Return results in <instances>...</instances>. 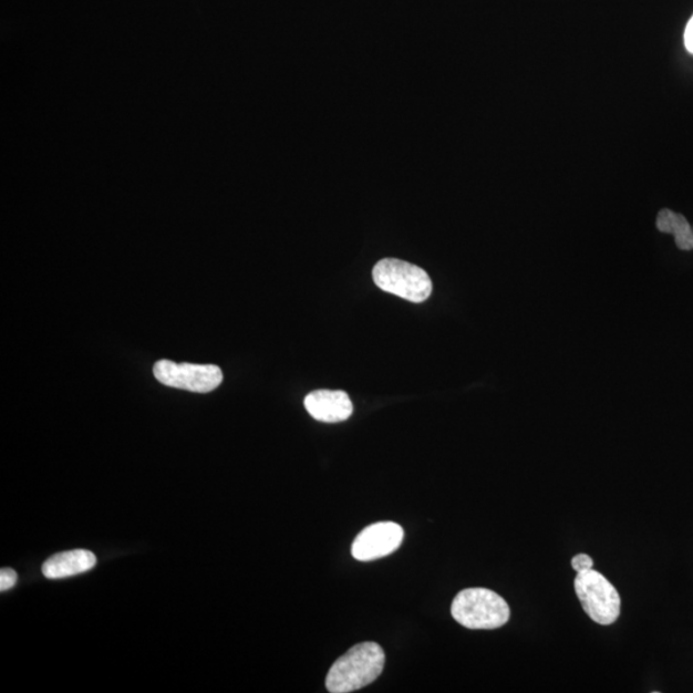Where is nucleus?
Here are the masks:
<instances>
[{
  "label": "nucleus",
  "mask_w": 693,
  "mask_h": 693,
  "mask_svg": "<svg viewBox=\"0 0 693 693\" xmlns=\"http://www.w3.org/2000/svg\"><path fill=\"white\" fill-rule=\"evenodd\" d=\"M385 654L375 642L359 643L338 659L327 676L332 693H350L372 684L382 674Z\"/></svg>",
  "instance_id": "1"
},
{
  "label": "nucleus",
  "mask_w": 693,
  "mask_h": 693,
  "mask_svg": "<svg viewBox=\"0 0 693 693\" xmlns=\"http://www.w3.org/2000/svg\"><path fill=\"white\" fill-rule=\"evenodd\" d=\"M451 614L469 630H497L509 622L510 608L501 596L487 588H467L457 593Z\"/></svg>",
  "instance_id": "2"
},
{
  "label": "nucleus",
  "mask_w": 693,
  "mask_h": 693,
  "mask_svg": "<svg viewBox=\"0 0 693 693\" xmlns=\"http://www.w3.org/2000/svg\"><path fill=\"white\" fill-rule=\"evenodd\" d=\"M374 283L384 292L422 303L432 294V280L422 268L396 259L379 261L373 270Z\"/></svg>",
  "instance_id": "3"
},
{
  "label": "nucleus",
  "mask_w": 693,
  "mask_h": 693,
  "mask_svg": "<svg viewBox=\"0 0 693 693\" xmlns=\"http://www.w3.org/2000/svg\"><path fill=\"white\" fill-rule=\"evenodd\" d=\"M575 588L583 610L601 625L616 623L620 616V596L606 576L593 569L578 573Z\"/></svg>",
  "instance_id": "4"
},
{
  "label": "nucleus",
  "mask_w": 693,
  "mask_h": 693,
  "mask_svg": "<svg viewBox=\"0 0 693 693\" xmlns=\"http://www.w3.org/2000/svg\"><path fill=\"white\" fill-rule=\"evenodd\" d=\"M153 374L164 385L196 393L213 392L224 381L219 366L188 364V362L177 364L170 360L156 362Z\"/></svg>",
  "instance_id": "5"
},
{
  "label": "nucleus",
  "mask_w": 693,
  "mask_h": 693,
  "mask_svg": "<svg viewBox=\"0 0 693 693\" xmlns=\"http://www.w3.org/2000/svg\"><path fill=\"white\" fill-rule=\"evenodd\" d=\"M404 529L396 523L372 524L354 539L352 556L359 561H374L397 551L404 541Z\"/></svg>",
  "instance_id": "6"
},
{
  "label": "nucleus",
  "mask_w": 693,
  "mask_h": 693,
  "mask_svg": "<svg viewBox=\"0 0 693 693\" xmlns=\"http://www.w3.org/2000/svg\"><path fill=\"white\" fill-rule=\"evenodd\" d=\"M304 407L309 414L322 423H341L353 413V405L343 391L321 390L304 399Z\"/></svg>",
  "instance_id": "7"
},
{
  "label": "nucleus",
  "mask_w": 693,
  "mask_h": 693,
  "mask_svg": "<svg viewBox=\"0 0 693 693\" xmlns=\"http://www.w3.org/2000/svg\"><path fill=\"white\" fill-rule=\"evenodd\" d=\"M95 555L87 550H74L55 554L43 566L48 579H63L86 573L95 567Z\"/></svg>",
  "instance_id": "8"
},
{
  "label": "nucleus",
  "mask_w": 693,
  "mask_h": 693,
  "mask_svg": "<svg viewBox=\"0 0 693 693\" xmlns=\"http://www.w3.org/2000/svg\"><path fill=\"white\" fill-rule=\"evenodd\" d=\"M656 227L662 232L672 234L676 247L682 251L693 249V229L683 215L676 214L672 209H662L658 215Z\"/></svg>",
  "instance_id": "9"
},
{
  "label": "nucleus",
  "mask_w": 693,
  "mask_h": 693,
  "mask_svg": "<svg viewBox=\"0 0 693 693\" xmlns=\"http://www.w3.org/2000/svg\"><path fill=\"white\" fill-rule=\"evenodd\" d=\"M18 583V573L13 569L3 568L0 571V591H10Z\"/></svg>",
  "instance_id": "10"
},
{
  "label": "nucleus",
  "mask_w": 693,
  "mask_h": 693,
  "mask_svg": "<svg viewBox=\"0 0 693 693\" xmlns=\"http://www.w3.org/2000/svg\"><path fill=\"white\" fill-rule=\"evenodd\" d=\"M593 559L591 556L586 554H579L571 559V567L577 571V573H582V571L593 569Z\"/></svg>",
  "instance_id": "11"
},
{
  "label": "nucleus",
  "mask_w": 693,
  "mask_h": 693,
  "mask_svg": "<svg viewBox=\"0 0 693 693\" xmlns=\"http://www.w3.org/2000/svg\"><path fill=\"white\" fill-rule=\"evenodd\" d=\"M684 44L687 51L693 54V15L687 23L686 32H684Z\"/></svg>",
  "instance_id": "12"
},
{
  "label": "nucleus",
  "mask_w": 693,
  "mask_h": 693,
  "mask_svg": "<svg viewBox=\"0 0 693 693\" xmlns=\"http://www.w3.org/2000/svg\"><path fill=\"white\" fill-rule=\"evenodd\" d=\"M692 229H693V227H692Z\"/></svg>",
  "instance_id": "13"
}]
</instances>
